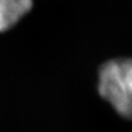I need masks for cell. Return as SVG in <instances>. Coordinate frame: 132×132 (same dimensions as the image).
<instances>
[{
    "mask_svg": "<svg viewBox=\"0 0 132 132\" xmlns=\"http://www.w3.org/2000/svg\"><path fill=\"white\" fill-rule=\"evenodd\" d=\"M32 7L33 0H0V33L13 28Z\"/></svg>",
    "mask_w": 132,
    "mask_h": 132,
    "instance_id": "cell-2",
    "label": "cell"
},
{
    "mask_svg": "<svg viewBox=\"0 0 132 132\" xmlns=\"http://www.w3.org/2000/svg\"><path fill=\"white\" fill-rule=\"evenodd\" d=\"M98 93L121 117L132 120V59H114L98 71Z\"/></svg>",
    "mask_w": 132,
    "mask_h": 132,
    "instance_id": "cell-1",
    "label": "cell"
}]
</instances>
